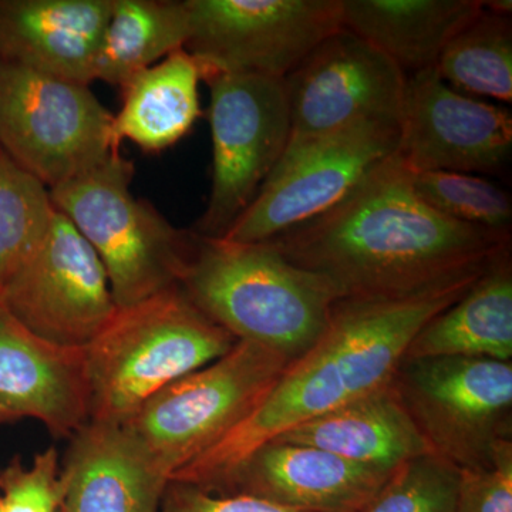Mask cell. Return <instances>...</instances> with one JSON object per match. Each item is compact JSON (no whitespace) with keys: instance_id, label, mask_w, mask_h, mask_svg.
Segmentation results:
<instances>
[{"instance_id":"6da1fadb","label":"cell","mask_w":512,"mask_h":512,"mask_svg":"<svg viewBox=\"0 0 512 512\" xmlns=\"http://www.w3.org/2000/svg\"><path fill=\"white\" fill-rule=\"evenodd\" d=\"M320 276L338 301L403 299L480 278L511 252V235L429 207L394 154L335 207L265 241Z\"/></svg>"},{"instance_id":"7a4b0ae2","label":"cell","mask_w":512,"mask_h":512,"mask_svg":"<svg viewBox=\"0 0 512 512\" xmlns=\"http://www.w3.org/2000/svg\"><path fill=\"white\" fill-rule=\"evenodd\" d=\"M477 279L410 298L336 302L328 328L285 367L254 412L171 483L210 491L269 441L392 382L417 332Z\"/></svg>"},{"instance_id":"3957f363","label":"cell","mask_w":512,"mask_h":512,"mask_svg":"<svg viewBox=\"0 0 512 512\" xmlns=\"http://www.w3.org/2000/svg\"><path fill=\"white\" fill-rule=\"evenodd\" d=\"M181 289L237 340L298 359L328 328L335 293L266 242L194 235Z\"/></svg>"},{"instance_id":"277c9868","label":"cell","mask_w":512,"mask_h":512,"mask_svg":"<svg viewBox=\"0 0 512 512\" xmlns=\"http://www.w3.org/2000/svg\"><path fill=\"white\" fill-rule=\"evenodd\" d=\"M237 342L180 285L119 309L84 349L90 420L127 423L168 384L220 359Z\"/></svg>"},{"instance_id":"5b68a950","label":"cell","mask_w":512,"mask_h":512,"mask_svg":"<svg viewBox=\"0 0 512 512\" xmlns=\"http://www.w3.org/2000/svg\"><path fill=\"white\" fill-rule=\"evenodd\" d=\"M133 174V163L117 150L89 173L50 190L57 210L99 256L119 309L180 285L194 248V235L134 197Z\"/></svg>"},{"instance_id":"8992f818","label":"cell","mask_w":512,"mask_h":512,"mask_svg":"<svg viewBox=\"0 0 512 512\" xmlns=\"http://www.w3.org/2000/svg\"><path fill=\"white\" fill-rule=\"evenodd\" d=\"M291 363L238 340L228 353L168 384L126 426L170 478L247 419Z\"/></svg>"},{"instance_id":"52a82bcc","label":"cell","mask_w":512,"mask_h":512,"mask_svg":"<svg viewBox=\"0 0 512 512\" xmlns=\"http://www.w3.org/2000/svg\"><path fill=\"white\" fill-rule=\"evenodd\" d=\"M113 121L86 84L0 60V147L49 190L119 150Z\"/></svg>"},{"instance_id":"ba28073f","label":"cell","mask_w":512,"mask_h":512,"mask_svg":"<svg viewBox=\"0 0 512 512\" xmlns=\"http://www.w3.org/2000/svg\"><path fill=\"white\" fill-rule=\"evenodd\" d=\"M394 384L433 454L457 468L493 466L512 441V362L403 359Z\"/></svg>"},{"instance_id":"9c48e42d","label":"cell","mask_w":512,"mask_h":512,"mask_svg":"<svg viewBox=\"0 0 512 512\" xmlns=\"http://www.w3.org/2000/svg\"><path fill=\"white\" fill-rule=\"evenodd\" d=\"M204 82L211 92L212 187L197 229L222 238L284 156L291 113L284 79L218 73Z\"/></svg>"},{"instance_id":"30bf717a","label":"cell","mask_w":512,"mask_h":512,"mask_svg":"<svg viewBox=\"0 0 512 512\" xmlns=\"http://www.w3.org/2000/svg\"><path fill=\"white\" fill-rule=\"evenodd\" d=\"M184 49L212 74L285 79L343 28L342 0H185Z\"/></svg>"},{"instance_id":"8fae6325","label":"cell","mask_w":512,"mask_h":512,"mask_svg":"<svg viewBox=\"0 0 512 512\" xmlns=\"http://www.w3.org/2000/svg\"><path fill=\"white\" fill-rule=\"evenodd\" d=\"M400 124L369 121L286 147L252 204L224 239L255 244L335 207L397 153Z\"/></svg>"},{"instance_id":"7c38bea8","label":"cell","mask_w":512,"mask_h":512,"mask_svg":"<svg viewBox=\"0 0 512 512\" xmlns=\"http://www.w3.org/2000/svg\"><path fill=\"white\" fill-rule=\"evenodd\" d=\"M0 299L30 332L62 348L86 349L119 311L99 256L57 208L46 238Z\"/></svg>"},{"instance_id":"4fadbf2b","label":"cell","mask_w":512,"mask_h":512,"mask_svg":"<svg viewBox=\"0 0 512 512\" xmlns=\"http://www.w3.org/2000/svg\"><path fill=\"white\" fill-rule=\"evenodd\" d=\"M407 77L392 59L342 28L285 77L288 147L369 121H402Z\"/></svg>"},{"instance_id":"5bb4252c","label":"cell","mask_w":512,"mask_h":512,"mask_svg":"<svg viewBox=\"0 0 512 512\" xmlns=\"http://www.w3.org/2000/svg\"><path fill=\"white\" fill-rule=\"evenodd\" d=\"M396 156L410 173L503 175L512 157V114L457 92L436 69L407 77Z\"/></svg>"},{"instance_id":"9a60e30c","label":"cell","mask_w":512,"mask_h":512,"mask_svg":"<svg viewBox=\"0 0 512 512\" xmlns=\"http://www.w3.org/2000/svg\"><path fill=\"white\" fill-rule=\"evenodd\" d=\"M26 419L60 439L90 420L86 350L40 339L0 299V427Z\"/></svg>"},{"instance_id":"2e32d148","label":"cell","mask_w":512,"mask_h":512,"mask_svg":"<svg viewBox=\"0 0 512 512\" xmlns=\"http://www.w3.org/2000/svg\"><path fill=\"white\" fill-rule=\"evenodd\" d=\"M393 473L274 440L245 458L210 493L249 495L303 511L362 512Z\"/></svg>"},{"instance_id":"e0dca14e","label":"cell","mask_w":512,"mask_h":512,"mask_svg":"<svg viewBox=\"0 0 512 512\" xmlns=\"http://www.w3.org/2000/svg\"><path fill=\"white\" fill-rule=\"evenodd\" d=\"M70 440L60 512H160L170 474L126 424L89 420Z\"/></svg>"},{"instance_id":"ac0fdd59","label":"cell","mask_w":512,"mask_h":512,"mask_svg":"<svg viewBox=\"0 0 512 512\" xmlns=\"http://www.w3.org/2000/svg\"><path fill=\"white\" fill-rule=\"evenodd\" d=\"M113 0H0V60L86 84Z\"/></svg>"},{"instance_id":"d6986e66","label":"cell","mask_w":512,"mask_h":512,"mask_svg":"<svg viewBox=\"0 0 512 512\" xmlns=\"http://www.w3.org/2000/svg\"><path fill=\"white\" fill-rule=\"evenodd\" d=\"M275 440L319 448L390 473L407 461L433 454L404 406L394 379Z\"/></svg>"},{"instance_id":"ffe728a7","label":"cell","mask_w":512,"mask_h":512,"mask_svg":"<svg viewBox=\"0 0 512 512\" xmlns=\"http://www.w3.org/2000/svg\"><path fill=\"white\" fill-rule=\"evenodd\" d=\"M483 8L484 0H342V23L413 74L436 67Z\"/></svg>"},{"instance_id":"44dd1931","label":"cell","mask_w":512,"mask_h":512,"mask_svg":"<svg viewBox=\"0 0 512 512\" xmlns=\"http://www.w3.org/2000/svg\"><path fill=\"white\" fill-rule=\"evenodd\" d=\"M512 359L511 252L498 259L453 305L414 336L404 359Z\"/></svg>"},{"instance_id":"7402d4cb","label":"cell","mask_w":512,"mask_h":512,"mask_svg":"<svg viewBox=\"0 0 512 512\" xmlns=\"http://www.w3.org/2000/svg\"><path fill=\"white\" fill-rule=\"evenodd\" d=\"M200 64L185 49L177 50L128 80L123 104L113 121L117 146L121 141L157 153L174 146L200 119Z\"/></svg>"},{"instance_id":"603a6c76","label":"cell","mask_w":512,"mask_h":512,"mask_svg":"<svg viewBox=\"0 0 512 512\" xmlns=\"http://www.w3.org/2000/svg\"><path fill=\"white\" fill-rule=\"evenodd\" d=\"M188 35L185 2L113 0L94 79L121 89L136 74L184 49Z\"/></svg>"},{"instance_id":"cb8c5ba5","label":"cell","mask_w":512,"mask_h":512,"mask_svg":"<svg viewBox=\"0 0 512 512\" xmlns=\"http://www.w3.org/2000/svg\"><path fill=\"white\" fill-rule=\"evenodd\" d=\"M434 69L457 92L510 104L511 16L497 15L483 8L476 19L447 43Z\"/></svg>"},{"instance_id":"d4e9b609","label":"cell","mask_w":512,"mask_h":512,"mask_svg":"<svg viewBox=\"0 0 512 512\" xmlns=\"http://www.w3.org/2000/svg\"><path fill=\"white\" fill-rule=\"evenodd\" d=\"M55 214L49 188L0 147V289L42 244Z\"/></svg>"},{"instance_id":"484cf974","label":"cell","mask_w":512,"mask_h":512,"mask_svg":"<svg viewBox=\"0 0 512 512\" xmlns=\"http://www.w3.org/2000/svg\"><path fill=\"white\" fill-rule=\"evenodd\" d=\"M412 184L421 200L444 217L511 235V195L493 181L476 174L424 171L412 173Z\"/></svg>"},{"instance_id":"4316f807","label":"cell","mask_w":512,"mask_h":512,"mask_svg":"<svg viewBox=\"0 0 512 512\" xmlns=\"http://www.w3.org/2000/svg\"><path fill=\"white\" fill-rule=\"evenodd\" d=\"M460 470L436 454L397 468L362 512H458Z\"/></svg>"},{"instance_id":"83f0119b","label":"cell","mask_w":512,"mask_h":512,"mask_svg":"<svg viewBox=\"0 0 512 512\" xmlns=\"http://www.w3.org/2000/svg\"><path fill=\"white\" fill-rule=\"evenodd\" d=\"M62 467L55 447L36 454L32 463L13 460L0 471V512H60Z\"/></svg>"},{"instance_id":"f1b7e54d","label":"cell","mask_w":512,"mask_h":512,"mask_svg":"<svg viewBox=\"0 0 512 512\" xmlns=\"http://www.w3.org/2000/svg\"><path fill=\"white\" fill-rule=\"evenodd\" d=\"M458 470V512H512V441L501 444L493 466Z\"/></svg>"},{"instance_id":"f546056e","label":"cell","mask_w":512,"mask_h":512,"mask_svg":"<svg viewBox=\"0 0 512 512\" xmlns=\"http://www.w3.org/2000/svg\"><path fill=\"white\" fill-rule=\"evenodd\" d=\"M160 512H311L242 494H215L195 485L170 483Z\"/></svg>"},{"instance_id":"4dcf8cb0","label":"cell","mask_w":512,"mask_h":512,"mask_svg":"<svg viewBox=\"0 0 512 512\" xmlns=\"http://www.w3.org/2000/svg\"><path fill=\"white\" fill-rule=\"evenodd\" d=\"M484 8L497 15L511 16L512 2L511 0H484Z\"/></svg>"}]
</instances>
